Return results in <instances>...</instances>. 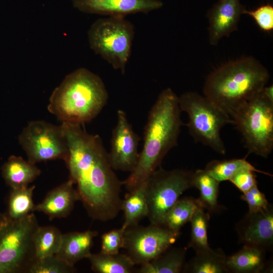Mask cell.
I'll use <instances>...</instances> for the list:
<instances>
[{"instance_id":"cell-1","label":"cell","mask_w":273,"mask_h":273,"mask_svg":"<svg viewBox=\"0 0 273 273\" xmlns=\"http://www.w3.org/2000/svg\"><path fill=\"white\" fill-rule=\"evenodd\" d=\"M82 124L62 122L68 155L64 161L79 200L93 219L106 221L121 210L122 183L114 172L101 138Z\"/></svg>"},{"instance_id":"cell-2","label":"cell","mask_w":273,"mask_h":273,"mask_svg":"<svg viewBox=\"0 0 273 273\" xmlns=\"http://www.w3.org/2000/svg\"><path fill=\"white\" fill-rule=\"evenodd\" d=\"M178 97L170 88L161 92L151 108L145 127L144 144L138 163L121 181L128 192L137 188L161 166L167 153L177 145L183 122Z\"/></svg>"},{"instance_id":"cell-3","label":"cell","mask_w":273,"mask_h":273,"mask_svg":"<svg viewBox=\"0 0 273 273\" xmlns=\"http://www.w3.org/2000/svg\"><path fill=\"white\" fill-rule=\"evenodd\" d=\"M269 77L267 70L258 61L246 57L228 62L213 71L206 79L203 92L231 117L261 93Z\"/></svg>"},{"instance_id":"cell-4","label":"cell","mask_w":273,"mask_h":273,"mask_svg":"<svg viewBox=\"0 0 273 273\" xmlns=\"http://www.w3.org/2000/svg\"><path fill=\"white\" fill-rule=\"evenodd\" d=\"M108 98L102 79L80 68L66 75L54 89L48 110L62 122L83 124L100 113Z\"/></svg>"},{"instance_id":"cell-5","label":"cell","mask_w":273,"mask_h":273,"mask_svg":"<svg viewBox=\"0 0 273 273\" xmlns=\"http://www.w3.org/2000/svg\"><path fill=\"white\" fill-rule=\"evenodd\" d=\"M38 226L33 212L19 219L0 215V273H28L36 259L34 237Z\"/></svg>"},{"instance_id":"cell-6","label":"cell","mask_w":273,"mask_h":273,"mask_svg":"<svg viewBox=\"0 0 273 273\" xmlns=\"http://www.w3.org/2000/svg\"><path fill=\"white\" fill-rule=\"evenodd\" d=\"M178 102L181 111L188 114L187 126L195 141L224 154L220 132L225 125L233 124L231 117L207 97L195 92L184 93L178 97Z\"/></svg>"},{"instance_id":"cell-7","label":"cell","mask_w":273,"mask_h":273,"mask_svg":"<svg viewBox=\"0 0 273 273\" xmlns=\"http://www.w3.org/2000/svg\"><path fill=\"white\" fill-rule=\"evenodd\" d=\"M134 34L132 24L121 16L99 19L87 32L90 48L122 74L130 56Z\"/></svg>"},{"instance_id":"cell-8","label":"cell","mask_w":273,"mask_h":273,"mask_svg":"<svg viewBox=\"0 0 273 273\" xmlns=\"http://www.w3.org/2000/svg\"><path fill=\"white\" fill-rule=\"evenodd\" d=\"M249 153L267 158L273 149V103L260 94L232 116Z\"/></svg>"},{"instance_id":"cell-9","label":"cell","mask_w":273,"mask_h":273,"mask_svg":"<svg viewBox=\"0 0 273 273\" xmlns=\"http://www.w3.org/2000/svg\"><path fill=\"white\" fill-rule=\"evenodd\" d=\"M194 172L165 170L161 166L145 181V192L150 223L161 225L169 210L182 194L193 188Z\"/></svg>"},{"instance_id":"cell-10","label":"cell","mask_w":273,"mask_h":273,"mask_svg":"<svg viewBox=\"0 0 273 273\" xmlns=\"http://www.w3.org/2000/svg\"><path fill=\"white\" fill-rule=\"evenodd\" d=\"M28 161L35 164L55 159L65 160L68 147L61 126L42 120L29 122L18 137Z\"/></svg>"},{"instance_id":"cell-11","label":"cell","mask_w":273,"mask_h":273,"mask_svg":"<svg viewBox=\"0 0 273 273\" xmlns=\"http://www.w3.org/2000/svg\"><path fill=\"white\" fill-rule=\"evenodd\" d=\"M180 234L162 225L152 223L147 226H130L124 233L123 248L134 264L141 265L169 249Z\"/></svg>"},{"instance_id":"cell-12","label":"cell","mask_w":273,"mask_h":273,"mask_svg":"<svg viewBox=\"0 0 273 273\" xmlns=\"http://www.w3.org/2000/svg\"><path fill=\"white\" fill-rule=\"evenodd\" d=\"M117 116V122L113 130L108 158L114 170L131 172L139 159L140 138L133 131L124 111L118 110Z\"/></svg>"},{"instance_id":"cell-13","label":"cell","mask_w":273,"mask_h":273,"mask_svg":"<svg viewBox=\"0 0 273 273\" xmlns=\"http://www.w3.org/2000/svg\"><path fill=\"white\" fill-rule=\"evenodd\" d=\"M239 243L260 248L265 251L273 246V207L247 213L236 226Z\"/></svg>"},{"instance_id":"cell-14","label":"cell","mask_w":273,"mask_h":273,"mask_svg":"<svg viewBox=\"0 0 273 273\" xmlns=\"http://www.w3.org/2000/svg\"><path fill=\"white\" fill-rule=\"evenodd\" d=\"M73 6L81 12L121 16L138 13H147L163 6L159 0H72Z\"/></svg>"},{"instance_id":"cell-15","label":"cell","mask_w":273,"mask_h":273,"mask_svg":"<svg viewBox=\"0 0 273 273\" xmlns=\"http://www.w3.org/2000/svg\"><path fill=\"white\" fill-rule=\"evenodd\" d=\"M245 9L240 0H218L214 4L207 15L210 44L216 45L221 38L237 29Z\"/></svg>"},{"instance_id":"cell-16","label":"cell","mask_w":273,"mask_h":273,"mask_svg":"<svg viewBox=\"0 0 273 273\" xmlns=\"http://www.w3.org/2000/svg\"><path fill=\"white\" fill-rule=\"evenodd\" d=\"M73 185L69 179L53 189L41 202L35 205L34 211L44 213L50 220L67 217L72 211L76 202L79 200Z\"/></svg>"},{"instance_id":"cell-17","label":"cell","mask_w":273,"mask_h":273,"mask_svg":"<svg viewBox=\"0 0 273 273\" xmlns=\"http://www.w3.org/2000/svg\"><path fill=\"white\" fill-rule=\"evenodd\" d=\"M266 251L260 248L244 245L237 252L226 256V272L260 273L271 271V264L265 258Z\"/></svg>"},{"instance_id":"cell-18","label":"cell","mask_w":273,"mask_h":273,"mask_svg":"<svg viewBox=\"0 0 273 273\" xmlns=\"http://www.w3.org/2000/svg\"><path fill=\"white\" fill-rule=\"evenodd\" d=\"M98 235L95 231L73 232L62 235L59 251L56 254L70 265L87 258L91 253L94 238Z\"/></svg>"},{"instance_id":"cell-19","label":"cell","mask_w":273,"mask_h":273,"mask_svg":"<svg viewBox=\"0 0 273 273\" xmlns=\"http://www.w3.org/2000/svg\"><path fill=\"white\" fill-rule=\"evenodd\" d=\"M40 173L35 164L15 155L11 156L2 167V175L12 189L27 187Z\"/></svg>"},{"instance_id":"cell-20","label":"cell","mask_w":273,"mask_h":273,"mask_svg":"<svg viewBox=\"0 0 273 273\" xmlns=\"http://www.w3.org/2000/svg\"><path fill=\"white\" fill-rule=\"evenodd\" d=\"M186 250L181 248L168 249L149 262L141 265L140 273H179L185 264Z\"/></svg>"},{"instance_id":"cell-21","label":"cell","mask_w":273,"mask_h":273,"mask_svg":"<svg viewBox=\"0 0 273 273\" xmlns=\"http://www.w3.org/2000/svg\"><path fill=\"white\" fill-rule=\"evenodd\" d=\"M128 192L122 200L121 205L124 217L122 226L125 229L138 225L141 219L147 217L148 213L144 183Z\"/></svg>"},{"instance_id":"cell-22","label":"cell","mask_w":273,"mask_h":273,"mask_svg":"<svg viewBox=\"0 0 273 273\" xmlns=\"http://www.w3.org/2000/svg\"><path fill=\"white\" fill-rule=\"evenodd\" d=\"M226 255L221 250L211 249L196 253L195 256L185 263L183 272L189 273H224Z\"/></svg>"},{"instance_id":"cell-23","label":"cell","mask_w":273,"mask_h":273,"mask_svg":"<svg viewBox=\"0 0 273 273\" xmlns=\"http://www.w3.org/2000/svg\"><path fill=\"white\" fill-rule=\"evenodd\" d=\"M200 207L202 206L198 199L191 197L179 198L167 212L161 225L180 233L181 228L190 221L195 210Z\"/></svg>"},{"instance_id":"cell-24","label":"cell","mask_w":273,"mask_h":273,"mask_svg":"<svg viewBox=\"0 0 273 273\" xmlns=\"http://www.w3.org/2000/svg\"><path fill=\"white\" fill-rule=\"evenodd\" d=\"M92 269L99 273H130L134 263L127 254L90 253L87 257Z\"/></svg>"},{"instance_id":"cell-25","label":"cell","mask_w":273,"mask_h":273,"mask_svg":"<svg viewBox=\"0 0 273 273\" xmlns=\"http://www.w3.org/2000/svg\"><path fill=\"white\" fill-rule=\"evenodd\" d=\"M193 184L200 192L198 199L202 207L210 213L218 211L220 208L218 203L219 183L205 169H198L194 172Z\"/></svg>"},{"instance_id":"cell-26","label":"cell","mask_w":273,"mask_h":273,"mask_svg":"<svg viewBox=\"0 0 273 273\" xmlns=\"http://www.w3.org/2000/svg\"><path fill=\"white\" fill-rule=\"evenodd\" d=\"M246 157L241 159L216 160L209 162L205 170L215 180L220 182L229 180L237 173L244 170H250L270 176L272 175L256 169L246 160Z\"/></svg>"},{"instance_id":"cell-27","label":"cell","mask_w":273,"mask_h":273,"mask_svg":"<svg viewBox=\"0 0 273 273\" xmlns=\"http://www.w3.org/2000/svg\"><path fill=\"white\" fill-rule=\"evenodd\" d=\"M62 235L55 226H38L34 237L36 258L56 255L60 248Z\"/></svg>"},{"instance_id":"cell-28","label":"cell","mask_w":273,"mask_h":273,"mask_svg":"<svg viewBox=\"0 0 273 273\" xmlns=\"http://www.w3.org/2000/svg\"><path fill=\"white\" fill-rule=\"evenodd\" d=\"M35 186L18 189H12L5 213L13 219L23 218L34 211L35 205L33 201Z\"/></svg>"},{"instance_id":"cell-29","label":"cell","mask_w":273,"mask_h":273,"mask_svg":"<svg viewBox=\"0 0 273 273\" xmlns=\"http://www.w3.org/2000/svg\"><path fill=\"white\" fill-rule=\"evenodd\" d=\"M204 208H197L192 216L190 222L191 231L188 247L196 252H204L211 249L208 242L207 230L210 220V213L205 212Z\"/></svg>"},{"instance_id":"cell-30","label":"cell","mask_w":273,"mask_h":273,"mask_svg":"<svg viewBox=\"0 0 273 273\" xmlns=\"http://www.w3.org/2000/svg\"><path fill=\"white\" fill-rule=\"evenodd\" d=\"M74 265L67 263L57 255L36 258L28 273H73L76 272Z\"/></svg>"},{"instance_id":"cell-31","label":"cell","mask_w":273,"mask_h":273,"mask_svg":"<svg viewBox=\"0 0 273 273\" xmlns=\"http://www.w3.org/2000/svg\"><path fill=\"white\" fill-rule=\"evenodd\" d=\"M126 229L122 226L103 234L101 237V252L106 254H117L123 248Z\"/></svg>"},{"instance_id":"cell-32","label":"cell","mask_w":273,"mask_h":273,"mask_svg":"<svg viewBox=\"0 0 273 273\" xmlns=\"http://www.w3.org/2000/svg\"><path fill=\"white\" fill-rule=\"evenodd\" d=\"M243 14L252 17L263 31L269 32L273 29V7L271 5H263L251 11L245 9Z\"/></svg>"},{"instance_id":"cell-33","label":"cell","mask_w":273,"mask_h":273,"mask_svg":"<svg viewBox=\"0 0 273 273\" xmlns=\"http://www.w3.org/2000/svg\"><path fill=\"white\" fill-rule=\"evenodd\" d=\"M241 199L247 203L248 213L262 211L265 209L269 205L265 195L260 191L257 185L243 193Z\"/></svg>"},{"instance_id":"cell-34","label":"cell","mask_w":273,"mask_h":273,"mask_svg":"<svg viewBox=\"0 0 273 273\" xmlns=\"http://www.w3.org/2000/svg\"><path fill=\"white\" fill-rule=\"evenodd\" d=\"M229 181L242 193L257 185L255 172L250 170H244L237 173Z\"/></svg>"},{"instance_id":"cell-35","label":"cell","mask_w":273,"mask_h":273,"mask_svg":"<svg viewBox=\"0 0 273 273\" xmlns=\"http://www.w3.org/2000/svg\"><path fill=\"white\" fill-rule=\"evenodd\" d=\"M263 95L270 102L273 103V86H265L262 90Z\"/></svg>"}]
</instances>
